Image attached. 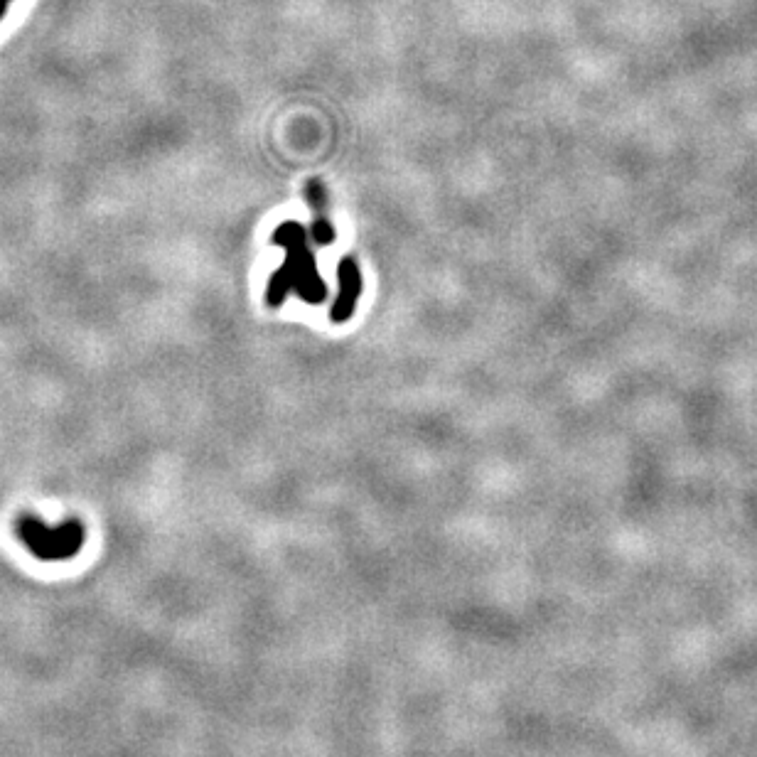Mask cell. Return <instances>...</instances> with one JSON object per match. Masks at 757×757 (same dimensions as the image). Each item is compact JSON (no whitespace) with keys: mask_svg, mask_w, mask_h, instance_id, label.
<instances>
[{"mask_svg":"<svg viewBox=\"0 0 757 757\" xmlns=\"http://www.w3.org/2000/svg\"><path fill=\"white\" fill-rule=\"evenodd\" d=\"M337 283H340V291H337L335 303H332L330 320L335 325H342L354 315L357 308V300L362 295V271H359V263L354 261V256H345L337 266Z\"/></svg>","mask_w":757,"mask_h":757,"instance_id":"3957f363","label":"cell"},{"mask_svg":"<svg viewBox=\"0 0 757 757\" xmlns=\"http://www.w3.org/2000/svg\"><path fill=\"white\" fill-rule=\"evenodd\" d=\"M10 3H13V0H0V20H3V15H5V13H8Z\"/></svg>","mask_w":757,"mask_h":757,"instance_id":"5b68a950","label":"cell"},{"mask_svg":"<svg viewBox=\"0 0 757 757\" xmlns=\"http://www.w3.org/2000/svg\"><path fill=\"white\" fill-rule=\"evenodd\" d=\"M273 244L286 251V263L283 268L288 271L293 281V291L310 305H320L327 300V286L322 283L318 263H315L313 251L308 246V234H305L300 222H283L273 232Z\"/></svg>","mask_w":757,"mask_h":757,"instance_id":"6da1fadb","label":"cell"},{"mask_svg":"<svg viewBox=\"0 0 757 757\" xmlns=\"http://www.w3.org/2000/svg\"><path fill=\"white\" fill-rule=\"evenodd\" d=\"M305 197H308L310 209H313V229H310V232H313V241L318 246H330L332 241H335V227H332L330 214H327L325 185H322L318 177L308 180V185H305Z\"/></svg>","mask_w":757,"mask_h":757,"instance_id":"277c9868","label":"cell"},{"mask_svg":"<svg viewBox=\"0 0 757 757\" xmlns=\"http://www.w3.org/2000/svg\"><path fill=\"white\" fill-rule=\"evenodd\" d=\"M18 539L40 561H67L84 546V529L79 522H67L52 529L40 519L23 517L18 522Z\"/></svg>","mask_w":757,"mask_h":757,"instance_id":"7a4b0ae2","label":"cell"}]
</instances>
